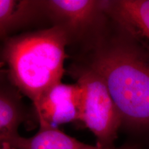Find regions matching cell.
I'll return each mask as SVG.
<instances>
[{
	"label": "cell",
	"mask_w": 149,
	"mask_h": 149,
	"mask_svg": "<svg viewBox=\"0 0 149 149\" xmlns=\"http://www.w3.org/2000/svg\"><path fill=\"white\" fill-rule=\"evenodd\" d=\"M86 64L103 78L122 118L121 128L149 132V51L120 33L100 38Z\"/></svg>",
	"instance_id": "6da1fadb"
},
{
	"label": "cell",
	"mask_w": 149,
	"mask_h": 149,
	"mask_svg": "<svg viewBox=\"0 0 149 149\" xmlns=\"http://www.w3.org/2000/svg\"><path fill=\"white\" fill-rule=\"evenodd\" d=\"M70 42L67 31L53 26L5 40L1 53L8 81L33 102L61 82L66 47Z\"/></svg>",
	"instance_id": "7a4b0ae2"
},
{
	"label": "cell",
	"mask_w": 149,
	"mask_h": 149,
	"mask_svg": "<svg viewBox=\"0 0 149 149\" xmlns=\"http://www.w3.org/2000/svg\"><path fill=\"white\" fill-rule=\"evenodd\" d=\"M71 73L82 91L79 121L95 136L96 146L114 149L122 118L103 78L86 65L74 66Z\"/></svg>",
	"instance_id": "3957f363"
},
{
	"label": "cell",
	"mask_w": 149,
	"mask_h": 149,
	"mask_svg": "<svg viewBox=\"0 0 149 149\" xmlns=\"http://www.w3.org/2000/svg\"><path fill=\"white\" fill-rule=\"evenodd\" d=\"M46 15L55 25L66 30L70 41L86 32L107 17L103 1L48 0L44 1Z\"/></svg>",
	"instance_id": "277c9868"
},
{
	"label": "cell",
	"mask_w": 149,
	"mask_h": 149,
	"mask_svg": "<svg viewBox=\"0 0 149 149\" xmlns=\"http://www.w3.org/2000/svg\"><path fill=\"white\" fill-rule=\"evenodd\" d=\"M82 91L78 84H57L33 105L36 120L57 127V125L80 120Z\"/></svg>",
	"instance_id": "5b68a950"
},
{
	"label": "cell",
	"mask_w": 149,
	"mask_h": 149,
	"mask_svg": "<svg viewBox=\"0 0 149 149\" xmlns=\"http://www.w3.org/2000/svg\"><path fill=\"white\" fill-rule=\"evenodd\" d=\"M107 17L149 51V0L103 1Z\"/></svg>",
	"instance_id": "8992f818"
},
{
	"label": "cell",
	"mask_w": 149,
	"mask_h": 149,
	"mask_svg": "<svg viewBox=\"0 0 149 149\" xmlns=\"http://www.w3.org/2000/svg\"><path fill=\"white\" fill-rule=\"evenodd\" d=\"M39 125L40 129L33 137H24L18 134L0 140L15 149H106L81 142L50 124L40 123ZM114 149L133 148L124 146Z\"/></svg>",
	"instance_id": "52a82bcc"
},
{
	"label": "cell",
	"mask_w": 149,
	"mask_h": 149,
	"mask_svg": "<svg viewBox=\"0 0 149 149\" xmlns=\"http://www.w3.org/2000/svg\"><path fill=\"white\" fill-rule=\"evenodd\" d=\"M45 15L44 1L0 0V34L6 40L9 35Z\"/></svg>",
	"instance_id": "ba28073f"
},
{
	"label": "cell",
	"mask_w": 149,
	"mask_h": 149,
	"mask_svg": "<svg viewBox=\"0 0 149 149\" xmlns=\"http://www.w3.org/2000/svg\"><path fill=\"white\" fill-rule=\"evenodd\" d=\"M19 91L9 81H1L0 91V139L18 135L20 124L28 120V113Z\"/></svg>",
	"instance_id": "9c48e42d"
},
{
	"label": "cell",
	"mask_w": 149,
	"mask_h": 149,
	"mask_svg": "<svg viewBox=\"0 0 149 149\" xmlns=\"http://www.w3.org/2000/svg\"><path fill=\"white\" fill-rule=\"evenodd\" d=\"M0 149H15L11 146L10 144L6 142H1V148Z\"/></svg>",
	"instance_id": "30bf717a"
}]
</instances>
